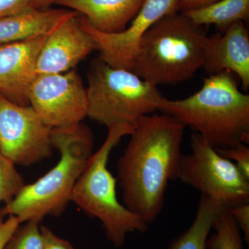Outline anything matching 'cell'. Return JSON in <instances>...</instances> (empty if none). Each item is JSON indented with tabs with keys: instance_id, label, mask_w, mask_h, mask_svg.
Instances as JSON below:
<instances>
[{
	"instance_id": "1",
	"label": "cell",
	"mask_w": 249,
	"mask_h": 249,
	"mask_svg": "<svg viewBox=\"0 0 249 249\" xmlns=\"http://www.w3.org/2000/svg\"><path fill=\"white\" fill-rule=\"evenodd\" d=\"M185 127L163 113L142 116L118 160L124 205L148 225L163 211L168 183L178 178Z\"/></svg>"
},
{
	"instance_id": "2",
	"label": "cell",
	"mask_w": 249,
	"mask_h": 249,
	"mask_svg": "<svg viewBox=\"0 0 249 249\" xmlns=\"http://www.w3.org/2000/svg\"><path fill=\"white\" fill-rule=\"evenodd\" d=\"M158 111L194 129L215 148L249 143V95L230 72L211 75L189 97H163Z\"/></svg>"
},
{
	"instance_id": "3",
	"label": "cell",
	"mask_w": 249,
	"mask_h": 249,
	"mask_svg": "<svg viewBox=\"0 0 249 249\" xmlns=\"http://www.w3.org/2000/svg\"><path fill=\"white\" fill-rule=\"evenodd\" d=\"M52 145L60 160L35 182L26 184L9 204L0 209L1 215L14 216L20 224L59 217L71 202L72 192L93 153L92 132L86 125L52 129Z\"/></svg>"
},
{
	"instance_id": "4",
	"label": "cell",
	"mask_w": 249,
	"mask_h": 249,
	"mask_svg": "<svg viewBox=\"0 0 249 249\" xmlns=\"http://www.w3.org/2000/svg\"><path fill=\"white\" fill-rule=\"evenodd\" d=\"M209 36L177 11L160 19L142 37L132 71L152 84L176 85L203 67Z\"/></svg>"
},
{
	"instance_id": "5",
	"label": "cell",
	"mask_w": 249,
	"mask_h": 249,
	"mask_svg": "<svg viewBox=\"0 0 249 249\" xmlns=\"http://www.w3.org/2000/svg\"><path fill=\"white\" fill-rule=\"evenodd\" d=\"M133 129L134 126L128 124L108 127L106 140L97 151L93 152L72 192L71 202L88 215L98 219L108 240L116 247L124 245L128 234L145 232L149 227L121 204L116 195L117 179L107 166L111 152Z\"/></svg>"
},
{
	"instance_id": "6",
	"label": "cell",
	"mask_w": 249,
	"mask_h": 249,
	"mask_svg": "<svg viewBox=\"0 0 249 249\" xmlns=\"http://www.w3.org/2000/svg\"><path fill=\"white\" fill-rule=\"evenodd\" d=\"M88 116L108 127L134 126L142 116L158 111L163 97L157 86L133 71L109 66L101 59L88 72Z\"/></svg>"
},
{
	"instance_id": "7",
	"label": "cell",
	"mask_w": 249,
	"mask_h": 249,
	"mask_svg": "<svg viewBox=\"0 0 249 249\" xmlns=\"http://www.w3.org/2000/svg\"><path fill=\"white\" fill-rule=\"evenodd\" d=\"M191 151L182 155L178 178L226 209L249 203V179L199 134L192 135Z\"/></svg>"
},
{
	"instance_id": "8",
	"label": "cell",
	"mask_w": 249,
	"mask_h": 249,
	"mask_svg": "<svg viewBox=\"0 0 249 249\" xmlns=\"http://www.w3.org/2000/svg\"><path fill=\"white\" fill-rule=\"evenodd\" d=\"M52 132L31 106L0 94V153L15 165L31 166L52 157Z\"/></svg>"
},
{
	"instance_id": "9",
	"label": "cell",
	"mask_w": 249,
	"mask_h": 249,
	"mask_svg": "<svg viewBox=\"0 0 249 249\" xmlns=\"http://www.w3.org/2000/svg\"><path fill=\"white\" fill-rule=\"evenodd\" d=\"M28 99L29 106L52 129L73 127L88 116L87 89L76 70L37 74Z\"/></svg>"
},
{
	"instance_id": "10",
	"label": "cell",
	"mask_w": 249,
	"mask_h": 249,
	"mask_svg": "<svg viewBox=\"0 0 249 249\" xmlns=\"http://www.w3.org/2000/svg\"><path fill=\"white\" fill-rule=\"evenodd\" d=\"M180 1L145 0L129 27L116 34L96 30L81 15L78 16V20L94 39L101 60L114 68L132 71L134 59L143 36L162 18L178 11Z\"/></svg>"
},
{
	"instance_id": "11",
	"label": "cell",
	"mask_w": 249,
	"mask_h": 249,
	"mask_svg": "<svg viewBox=\"0 0 249 249\" xmlns=\"http://www.w3.org/2000/svg\"><path fill=\"white\" fill-rule=\"evenodd\" d=\"M78 12L57 24L47 35L37 60V74L62 73L70 71L86 58L97 45L83 29Z\"/></svg>"
},
{
	"instance_id": "12",
	"label": "cell",
	"mask_w": 249,
	"mask_h": 249,
	"mask_svg": "<svg viewBox=\"0 0 249 249\" xmlns=\"http://www.w3.org/2000/svg\"><path fill=\"white\" fill-rule=\"evenodd\" d=\"M47 36L0 46V94L19 106H29L28 93Z\"/></svg>"
},
{
	"instance_id": "13",
	"label": "cell",
	"mask_w": 249,
	"mask_h": 249,
	"mask_svg": "<svg viewBox=\"0 0 249 249\" xmlns=\"http://www.w3.org/2000/svg\"><path fill=\"white\" fill-rule=\"evenodd\" d=\"M211 75L222 72L239 77L246 90L249 88V34L245 22L239 21L223 33L209 37L204 65Z\"/></svg>"
},
{
	"instance_id": "14",
	"label": "cell",
	"mask_w": 249,
	"mask_h": 249,
	"mask_svg": "<svg viewBox=\"0 0 249 249\" xmlns=\"http://www.w3.org/2000/svg\"><path fill=\"white\" fill-rule=\"evenodd\" d=\"M145 0H56L55 4L76 11L100 32L116 34L127 28Z\"/></svg>"
},
{
	"instance_id": "15",
	"label": "cell",
	"mask_w": 249,
	"mask_h": 249,
	"mask_svg": "<svg viewBox=\"0 0 249 249\" xmlns=\"http://www.w3.org/2000/svg\"><path fill=\"white\" fill-rule=\"evenodd\" d=\"M76 11L32 9L0 19V46L48 35L62 19Z\"/></svg>"
},
{
	"instance_id": "16",
	"label": "cell",
	"mask_w": 249,
	"mask_h": 249,
	"mask_svg": "<svg viewBox=\"0 0 249 249\" xmlns=\"http://www.w3.org/2000/svg\"><path fill=\"white\" fill-rule=\"evenodd\" d=\"M181 13L196 25L214 24L219 33H223L234 23L249 20V0H219L200 9Z\"/></svg>"
},
{
	"instance_id": "17",
	"label": "cell",
	"mask_w": 249,
	"mask_h": 249,
	"mask_svg": "<svg viewBox=\"0 0 249 249\" xmlns=\"http://www.w3.org/2000/svg\"><path fill=\"white\" fill-rule=\"evenodd\" d=\"M222 208L217 201L201 195L191 225L172 242L168 249H206L210 232Z\"/></svg>"
},
{
	"instance_id": "18",
	"label": "cell",
	"mask_w": 249,
	"mask_h": 249,
	"mask_svg": "<svg viewBox=\"0 0 249 249\" xmlns=\"http://www.w3.org/2000/svg\"><path fill=\"white\" fill-rule=\"evenodd\" d=\"M214 233L208 238L209 249H243L241 231L229 209L223 207L214 220Z\"/></svg>"
},
{
	"instance_id": "19",
	"label": "cell",
	"mask_w": 249,
	"mask_h": 249,
	"mask_svg": "<svg viewBox=\"0 0 249 249\" xmlns=\"http://www.w3.org/2000/svg\"><path fill=\"white\" fill-rule=\"evenodd\" d=\"M25 185L16 165L0 153V205L9 204ZM0 212V226L4 220Z\"/></svg>"
},
{
	"instance_id": "20",
	"label": "cell",
	"mask_w": 249,
	"mask_h": 249,
	"mask_svg": "<svg viewBox=\"0 0 249 249\" xmlns=\"http://www.w3.org/2000/svg\"><path fill=\"white\" fill-rule=\"evenodd\" d=\"M40 222L30 220L17 228L4 249H42Z\"/></svg>"
},
{
	"instance_id": "21",
	"label": "cell",
	"mask_w": 249,
	"mask_h": 249,
	"mask_svg": "<svg viewBox=\"0 0 249 249\" xmlns=\"http://www.w3.org/2000/svg\"><path fill=\"white\" fill-rule=\"evenodd\" d=\"M222 157H225L235 164L242 174L249 179V147L247 144H240L231 147L216 148Z\"/></svg>"
},
{
	"instance_id": "22",
	"label": "cell",
	"mask_w": 249,
	"mask_h": 249,
	"mask_svg": "<svg viewBox=\"0 0 249 249\" xmlns=\"http://www.w3.org/2000/svg\"><path fill=\"white\" fill-rule=\"evenodd\" d=\"M35 0H0V19L34 9Z\"/></svg>"
},
{
	"instance_id": "23",
	"label": "cell",
	"mask_w": 249,
	"mask_h": 249,
	"mask_svg": "<svg viewBox=\"0 0 249 249\" xmlns=\"http://www.w3.org/2000/svg\"><path fill=\"white\" fill-rule=\"evenodd\" d=\"M42 249H75L69 241L59 237L48 227L40 225Z\"/></svg>"
},
{
	"instance_id": "24",
	"label": "cell",
	"mask_w": 249,
	"mask_h": 249,
	"mask_svg": "<svg viewBox=\"0 0 249 249\" xmlns=\"http://www.w3.org/2000/svg\"><path fill=\"white\" fill-rule=\"evenodd\" d=\"M232 217L235 219L240 231L243 232L247 244L249 243V204L237 205L229 209Z\"/></svg>"
},
{
	"instance_id": "25",
	"label": "cell",
	"mask_w": 249,
	"mask_h": 249,
	"mask_svg": "<svg viewBox=\"0 0 249 249\" xmlns=\"http://www.w3.org/2000/svg\"><path fill=\"white\" fill-rule=\"evenodd\" d=\"M19 221L14 216H9L8 219L0 226V249H4L15 231L19 227Z\"/></svg>"
},
{
	"instance_id": "26",
	"label": "cell",
	"mask_w": 249,
	"mask_h": 249,
	"mask_svg": "<svg viewBox=\"0 0 249 249\" xmlns=\"http://www.w3.org/2000/svg\"><path fill=\"white\" fill-rule=\"evenodd\" d=\"M217 1L219 0H181L178 4V11L185 12L191 10L200 9L213 4Z\"/></svg>"
},
{
	"instance_id": "27",
	"label": "cell",
	"mask_w": 249,
	"mask_h": 249,
	"mask_svg": "<svg viewBox=\"0 0 249 249\" xmlns=\"http://www.w3.org/2000/svg\"><path fill=\"white\" fill-rule=\"evenodd\" d=\"M56 0H35L34 3V9H49L51 5L55 4Z\"/></svg>"
}]
</instances>
